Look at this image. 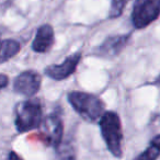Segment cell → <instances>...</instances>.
I'll use <instances>...</instances> for the list:
<instances>
[{
    "label": "cell",
    "instance_id": "cell-1",
    "mask_svg": "<svg viewBox=\"0 0 160 160\" xmlns=\"http://www.w3.org/2000/svg\"><path fill=\"white\" fill-rule=\"evenodd\" d=\"M99 127L108 150L115 158H122L124 135L120 115L114 111H105L99 120Z\"/></svg>",
    "mask_w": 160,
    "mask_h": 160
},
{
    "label": "cell",
    "instance_id": "cell-2",
    "mask_svg": "<svg viewBox=\"0 0 160 160\" xmlns=\"http://www.w3.org/2000/svg\"><path fill=\"white\" fill-rule=\"evenodd\" d=\"M68 103L85 121L94 123L105 112V104L98 96L83 91H70L67 94Z\"/></svg>",
    "mask_w": 160,
    "mask_h": 160
},
{
    "label": "cell",
    "instance_id": "cell-3",
    "mask_svg": "<svg viewBox=\"0 0 160 160\" xmlns=\"http://www.w3.org/2000/svg\"><path fill=\"white\" fill-rule=\"evenodd\" d=\"M43 120V105L38 99L30 98L16 105L14 125L18 133L23 134L40 128Z\"/></svg>",
    "mask_w": 160,
    "mask_h": 160
},
{
    "label": "cell",
    "instance_id": "cell-4",
    "mask_svg": "<svg viewBox=\"0 0 160 160\" xmlns=\"http://www.w3.org/2000/svg\"><path fill=\"white\" fill-rule=\"evenodd\" d=\"M160 17V0H136L132 10L133 27L137 30L146 29Z\"/></svg>",
    "mask_w": 160,
    "mask_h": 160
},
{
    "label": "cell",
    "instance_id": "cell-5",
    "mask_svg": "<svg viewBox=\"0 0 160 160\" xmlns=\"http://www.w3.org/2000/svg\"><path fill=\"white\" fill-rule=\"evenodd\" d=\"M41 134H43L44 142L49 147L56 149L62 142L64 136V122L59 113H51L44 116L40 126Z\"/></svg>",
    "mask_w": 160,
    "mask_h": 160
},
{
    "label": "cell",
    "instance_id": "cell-6",
    "mask_svg": "<svg viewBox=\"0 0 160 160\" xmlns=\"http://www.w3.org/2000/svg\"><path fill=\"white\" fill-rule=\"evenodd\" d=\"M131 38V33L108 36L99 46H97L94 48L93 54L96 56H98V57L105 58V59L115 58L128 45Z\"/></svg>",
    "mask_w": 160,
    "mask_h": 160
},
{
    "label": "cell",
    "instance_id": "cell-7",
    "mask_svg": "<svg viewBox=\"0 0 160 160\" xmlns=\"http://www.w3.org/2000/svg\"><path fill=\"white\" fill-rule=\"evenodd\" d=\"M81 58H82V54L80 52H76L65 58L60 64H53L47 66L44 69L45 76L55 81H62V80L67 79L77 70L78 65L81 62Z\"/></svg>",
    "mask_w": 160,
    "mask_h": 160
},
{
    "label": "cell",
    "instance_id": "cell-8",
    "mask_svg": "<svg viewBox=\"0 0 160 160\" xmlns=\"http://www.w3.org/2000/svg\"><path fill=\"white\" fill-rule=\"evenodd\" d=\"M42 76L35 70H24L20 72L14 79V92L27 98L34 97L41 89Z\"/></svg>",
    "mask_w": 160,
    "mask_h": 160
},
{
    "label": "cell",
    "instance_id": "cell-9",
    "mask_svg": "<svg viewBox=\"0 0 160 160\" xmlns=\"http://www.w3.org/2000/svg\"><path fill=\"white\" fill-rule=\"evenodd\" d=\"M55 44V31L51 24H43L38 29L32 42V49L35 53H48Z\"/></svg>",
    "mask_w": 160,
    "mask_h": 160
},
{
    "label": "cell",
    "instance_id": "cell-10",
    "mask_svg": "<svg viewBox=\"0 0 160 160\" xmlns=\"http://www.w3.org/2000/svg\"><path fill=\"white\" fill-rule=\"evenodd\" d=\"M21 51V45L17 40L8 38L1 41L0 44V65L12 59Z\"/></svg>",
    "mask_w": 160,
    "mask_h": 160
},
{
    "label": "cell",
    "instance_id": "cell-11",
    "mask_svg": "<svg viewBox=\"0 0 160 160\" xmlns=\"http://www.w3.org/2000/svg\"><path fill=\"white\" fill-rule=\"evenodd\" d=\"M160 157V134L152 137L144 151L136 156L133 160H158Z\"/></svg>",
    "mask_w": 160,
    "mask_h": 160
},
{
    "label": "cell",
    "instance_id": "cell-12",
    "mask_svg": "<svg viewBox=\"0 0 160 160\" xmlns=\"http://www.w3.org/2000/svg\"><path fill=\"white\" fill-rule=\"evenodd\" d=\"M56 160H77L76 149L69 140L64 142L55 149Z\"/></svg>",
    "mask_w": 160,
    "mask_h": 160
},
{
    "label": "cell",
    "instance_id": "cell-13",
    "mask_svg": "<svg viewBox=\"0 0 160 160\" xmlns=\"http://www.w3.org/2000/svg\"><path fill=\"white\" fill-rule=\"evenodd\" d=\"M129 0H111L110 5V11H109V18L110 19H116L122 16L125 7L128 3Z\"/></svg>",
    "mask_w": 160,
    "mask_h": 160
},
{
    "label": "cell",
    "instance_id": "cell-14",
    "mask_svg": "<svg viewBox=\"0 0 160 160\" xmlns=\"http://www.w3.org/2000/svg\"><path fill=\"white\" fill-rule=\"evenodd\" d=\"M9 85V77L5 73H0V91Z\"/></svg>",
    "mask_w": 160,
    "mask_h": 160
},
{
    "label": "cell",
    "instance_id": "cell-15",
    "mask_svg": "<svg viewBox=\"0 0 160 160\" xmlns=\"http://www.w3.org/2000/svg\"><path fill=\"white\" fill-rule=\"evenodd\" d=\"M8 160H24V159H23V158L21 157L18 152L11 150L9 152V155H8Z\"/></svg>",
    "mask_w": 160,
    "mask_h": 160
},
{
    "label": "cell",
    "instance_id": "cell-16",
    "mask_svg": "<svg viewBox=\"0 0 160 160\" xmlns=\"http://www.w3.org/2000/svg\"><path fill=\"white\" fill-rule=\"evenodd\" d=\"M155 83L156 85H158V86H160V75L157 77V79L155 80Z\"/></svg>",
    "mask_w": 160,
    "mask_h": 160
},
{
    "label": "cell",
    "instance_id": "cell-17",
    "mask_svg": "<svg viewBox=\"0 0 160 160\" xmlns=\"http://www.w3.org/2000/svg\"><path fill=\"white\" fill-rule=\"evenodd\" d=\"M0 44H1V40H0Z\"/></svg>",
    "mask_w": 160,
    "mask_h": 160
}]
</instances>
